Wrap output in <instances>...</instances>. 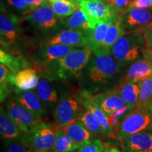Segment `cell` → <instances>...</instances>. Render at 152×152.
<instances>
[{"mask_svg": "<svg viewBox=\"0 0 152 152\" xmlns=\"http://www.w3.org/2000/svg\"><path fill=\"white\" fill-rule=\"evenodd\" d=\"M59 130L64 131L70 138L80 146L92 139V132L87 130L77 118Z\"/></svg>", "mask_w": 152, "mask_h": 152, "instance_id": "20", "label": "cell"}, {"mask_svg": "<svg viewBox=\"0 0 152 152\" xmlns=\"http://www.w3.org/2000/svg\"><path fill=\"white\" fill-rule=\"evenodd\" d=\"M6 111L23 133L29 132L42 122L41 118L26 109L15 98L9 101Z\"/></svg>", "mask_w": 152, "mask_h": 152, "instance_id": "7", "label": "cell"}, {"mask_svg": "<svg viewBox=\"0 0 152 152\" xmlns=\"http://www.w3.org/2000/svg\"><path fill=\"white\" fill-rule=\"evenodd\" d=\"M152 75V66L147 58L133 62L121 83L128 81H142Z\"/></svg>", "mask_w": 152, "mask_h": 152, "instance_id": "18", "label": "cell"}, {"mask_svg": "<svg viewBox=\"0 0 152 152\" xmlns=\"http://www.w3.org/2000/svg\"><path fill=\"white\" fill-rule=\"evenodd\" d=\"M47 45H62L70 47H78L90 49L88 35L77 30L69 28L63 30L47 40Z\"/></svg>", "mask_w": 152, "mask_h": 152, "instance_id": "10", "label": "cell"}, {"mask_svg": "<svg viewBox=\"0 0 152 152\" xmlns=\"http://www.w3.org/2000/svg\"><path fill=\"white\" fill-rule=\"evenodd\" d=\"M68 152H78V151H77V150H72V151H69Z\"/></svg>", "mask_w": 152, "mask_h": 152, "instance_id": "45", "label": "cell"}, {"mask_svg": "<svg viewBox=\"0 0 152 152\" xmlns=\"http://www.w3.org/2000/svg\"><path fill=\"white\" fill-rule=\"evenodd\" d=\"M35 92L45 105L52 106L58 102V96L57 92L46 80H39Z\"/></svg>", "mask_w": 152, "mask_h": 152, "instance_id": "25", "label": "cell"}, {"mask_svg": "<svg viewBox=\"0 0 152 152\" xmlns=\"http://www.w3.org/2000/svg\"><path fill=\"white\" fill-rule=\"evenodd\" d=\"M125 152H152V132L131 134L122 140Z\"/></svg>", "mask_w": 152, "mask_h": 152, "instance_id": "14", "label": "cell"}, {"mask_svg": "<svg viewBox=\"0 0 152 152\" xmlns=\"http://www.w3.org/2000/svg\"><path fill=\"white\" fill-rule=\"evenodd\" d=\"M56 14L48 4L42 6L30 14L25 15L23 19L28 20L35 27L42 30L49 31L54 29L57 25Z\"/></svg>", "mask_w": 152, "mask_h": 152, "instance_id": "9", "label": "cell"}, {"mask_svg": "<svg viewBox=\"0 0 152 152\" xmlns=\"http://www.w3.org/2000/svg\"><path fill=\"white\" fill-rule=\"evenodd\" d=\"M7 1L9 5L24 15L30 14L33 11L25 0H7Z\"/></svg>", "mask_w": 152, "mask_h": 152, "instance_id": "35", "label": "cell"}, {"mask_svg": "<svg viewBox=\"0 0 152 152\" xmlns=\"http://www.w3.org/2000/svg\"><path fill=\"white\" fill-rule=\"evenodd\" d=\"M0 133L5 140L18 139L23 134L7 111L2 108L0 113Z\"/></svg>", "mask_w": 152, "mask_h": 152, "instance_id": "21", "label": "cell"}, {"mask_svg": "<svg viewBox=\"0 0 152 152\" xmlns=\"http://www.w3.org/2000/svg\"><path fill=\"white\" fill-rule=\"evenodd\" d=\"M18 19L12 14H6L1 9L0 15V33L1 46L16 42L18 33Z\"/></svg>", "mask_w": 152, "mask_h": 152, "instance_id": "13", "label": "cell"}, {"mask_svg": "<svg viewBox=\"0 0 152 152\" xmlns=\"http://www.w3.org/2000/svg\"><path fill=\"white\" fill-rule=\"evenodd\" d=\"M78 8L87 14L94 26L99 22L111 20L118 14L108 0H84L79 4Z\"/></svg>", "mask_w": 152, "mask_h": 152, "instance_id": "6", "label": "cell"}, {"mask_svg": "<svg viewBox=\"0 0 152 152\" xmlns=\"http://www.w3.org/2000/svg\"><path fill=\"white\" fill-rule=\"evenodd\" d=\"M108 1H109V0H108Z\"/></svg>", "mask_w": 152, "mask_h": 152, "instance_id": "48", "label": "cell"}, {"mask_svg": "<svg viewBox=\"0 0 152 152\" xmlns=\"http://www.w3.org/2000/svg\"><path fill=\"white\" fill-rule=\"evenodd\" d=\"M16 95L15 99L26 109L37 115L39 118H42L46 114L45 104L38 95L33 91L16 90Z\"/></svg>", "mask_w": 152, "mask_h": 152, "instance_id": "15", "label": "cell"}, {"mask_svg": "<svg viewBox=\"0 0 152 152\" xmlns=\"http://www.w3.org/2000/svg\"><path fill=\"white\" fill-rule=\"evenodd\" d=\"M114 17L109 20L99 23L96 26V27L89 34L88 37L89 39H90V49L92 52L102 47L104 40H105L106 35H107L109 25L112 20L114 18Z\"/></svg>", "mask_w": 152, "mask_h": 152, "instance_id": "24", "label": "cell"}, {"mask_svg": "<svg viewBox=\"0 0 152 152\" xmlns=\"http://www.w3.org/2000/svg\"><path fill=\"white\" fill-rule=\"evenodd\" d=\"M151 102H152V99H151Z\"/></svg>", "mask_w": 152, "mask_h": 152, "instance_id": "49", "label": "cell"}, {"mask_svg": "<svg viewBox=\"0 0 152 152\" xmlns=\"http://www.w3.org/2000/svg\"><path fill=\"white\" fill-rule=\"evenodd\" d=\"M77 118L91 132L106 137L105 131L103 130L102 127L101 126L98 120L96 119V118L90 111L87 109L83 110V111L80 110L78 117Z\"/></svg>", "mask_w": 152, "mask_h": 152, "instance_id": "27", "label": "cell"}, {"mask_svg": "<svg viewBox=\"0 0 152 152\" xmlns=\"http://www.w3.org/2000/svg\"><path fill=\"white\" fill-rule=\"evenodd\" d=\"M76 98L79 101L80 104L84 107V109L90 111L96 118L101 126L105 131L106 137H110L112 132H113V129L110 126L108 118L105 113L102 111L99 105L95 100L94 95H92L88 91L83 90L80 92L77 97Z\"/></svg>", "mask_w": 152, "mask_h": 152, "instance_id": "12", "label": "cell"}, {"mask_svg": "<svg viewBox=\"0 0 152 152\" xmlns=\"http://www.w3.org/2000/svg\"><path fill=\"white\" fill-rule=\"evenodd\" d=\"M92 53V51L89 48L75 49L66 56L56 60L59 75L65 78L66 76L78 73L89 62Z\"/></svg>", "mask_w": 152, "mask_h": 152, "instance_id": "5", "label": "cell"}, {"mask_svg": "<svg viewBox=\"0 0 152 152\" xmlns=\"http://www.w3.org/2000/svg\"><path fill=\"white\" fill-rule=\"evenodd\" d=\"M75 49V47L62 45H49L42 52V56L45 62L56 61Z\"/></svg>", "mask_w": 152, "mask_h": 152, "instance_id": "26", "label": "cell"}, {"mask_svg": "<svg viewBox=\"0 0 152 152\" xmlns=\"http://www.w3.org/2000/svg\"><path fill=\"white\" fill-rule=\"evenodd\" d=\"M47 1H48L50 3V2H52V1H56V0H47Z\"/></svg>", "mask_w": 152, "mask_h": 152, "instance_id": "46", "label": "cell"}, {"mask_svg": "<svg viewBox=\"0 0 152 152\" xmlns=\"http://www.w3.org/2000/svg\"><path fill=\"white\" fill-rule=\"evenodd\" d=\"M79 147V144H76L64 131H57L56 140L53 148V151L68 152L72 150L78 149Z\"/></svg>", "mask_w": 152, "mask_h": 152, "instance_id": "29", "label": "cell"}, {"mask_svg": "<svg viewBox=\"0 0 152 152\" xmlns=\"http://www.w3.org/2000/svg\"><path fill=\"white\" fill-rule=\"evenodd\" d=\"M84 1V0H80V1Z\"/></svg>", "mask_w": 152, "mask_h": 152, "instance_id": "47", "label": "cell"}, {"mask_svg": "<svg viewBox=\"0 0 152 152\" xmlns=\"http://www.w3.org/2000/svg\"><path fill=\"white\" fill-rule=\"evenodd\" d=\"M66 26L71 29L82 31L87 35H89L90 32L96 27L92 23L87 14L80 9L68 16L66 20Z\"/></svg>", "mask_w": 152, "mask_h": 152, "instance_id": "22", "label": "cell"}, {"mask_svg": "<svg viewBox=\"0 0 152 152\" xmlns=\"http://www.w3.org/2000/svg\"><path fill=\"white\" fill-rule=\"evenodd\" d=\"M144 34L145 47L149 52L152 53V24L142 29Z\"/></svg>", "mask_w": 152, "mask_h": 152, "instance_id": "37", "label": "cell"}, {"mask_svg": "<svg viewBox=\"0 0 152 152\" xmlns=\"http://www.w3.org/2000/svg\"><path fill=\"white\" fill-rule=\"evenodd\" d=\"M49 4L54 14L58 18H66L70 16L75 11L79 9L78 7L71 0H56Z\"/></svg>", "mask_w": 152, "mask_h": 152, "instance_id": "28", "label": "cell"}, {"mask_svg": "<svg viewBox=\"0 0 152 152\" xmlns=\"http://www.w3.org/2000/svg\"><path fill=\"white\" fill-rule=\"evenodd\" d=\"M25 1H26V3L28 4V5L29 6L32 11L35 10L39 7L48 3L47 0H25Z\"/></svg>", "mask_w": 152, "mask_h": 152, "instance_id": "39", "label": "cell"}, {"mask_svg": "<svg viewBox=\"0 0 152 152\" xmlns=\"http://www.w3.org/2000/svg\"><path fill=\"white\" fill-rule=\"evenodd\" d=\"M105 144L99 139H92L80 146L78 152H103L105 149Z\"/></svg>", "mask_w": 152, "mask_h": 152, "instance_id": "33", "label": "cell"}, {"mask_svg": "<svg viewBox=\"0 0 152 152\" xmlns=\"http://www.w3.org/2000/svg\"><path fill=\"white\" fill-rule=\"evenodd\" d=\"M121 17L124 28L130 31L142 30L152 23V11L142 8L127 9Z\"/></svg>", "mask_w": 152, "mask_h": 152, "instance_id": "11", "label": "cell"}, {"mask_svg": "<svg viewBox=\"0 0 152 152\" xmlns=\"http://www.w3.org/2000/svg\"><path fill=\"white\" fill-rule=\"evenodd\" d=\"M103 152H110V147H106Z\"/></svg>", "mask_w": 152, "mask_h": 152, "instance_id": "43", "label": "cell"}, {"mask_svg": "<svg viewBox=\"0 0 152 152\" xmlns=\"http://www.w3.org/2000/svg\"><path fill=\"white\" fill-rule=\"evenodd\" d=\"M77 98L64 97L60 100L55 109L54 117L57 130L64 128L78 117L80 108Z\"/></svg>", "mask_w": 152, "mask_h": 152, "instance_id": "8", "label": "cell"}, {"mask_svg": "<svg viewBox=\"0 0 152 152\" xmlns=\"http://www.w3.org/2000/svg\"><path fill=\"white\" fill-rule=\"evenodd\" d=\"M150 7H152V0H132L127 9L134 8L149 9Z\"/></svg>", "mask_w": 152, "mask_h": 152, "instance_id": "38", "label": "cell"}, {"mask_svg": "<svg viewBox=\"0 0 152 152\" xmlns=\"http://www.w3.org/2000/svg\"><path fill=\"white\" fill-rule=\"evenodd\" d=\"M125 33V30L123 25L122 17L121 15L118 14L114 17L110 23L105 40L101 48L110 50L115 42Z\"/></svg>", "mask_w": 152, "mask_h": 152, "instance_id": "23", "label": "cell"}, {"mask_svg": "<svg viewBox=\"0 0 152 152\" xmlns=\"http://www.w3.org/2000/svg\"><path fill=\"white\" fill-rule=\"evenodd\" d=\"M151 24H152V23H151Z\"/></svg>", "mask_w": 152, "mask_h": 152, "instance_id": "50", "label": "cell"}, {"mask_svg": "<svg viewBox=\"0 0 152 152\" xmlns=\"http://www.w3.org/2000/svg\"><path fill=\"white\" fill-rule=\"evenodd\" d=\"M132 0H109L110 4L114 10L119 15L122 16L123 13L128 9Z\"/></svg>", "mask_w": 152, "mask_h": 152, "instance_id": "36", "label": "cell"}, {"mask_svg": "<svg viewBox=\"0 0 152 152\" xmlns=\"http://www.w3.org/2000/svg\"><path fill=\"white\" fill-rule=\"evenodd\" d=\"M35 152H54L52 150H49V151H35Z\"/></svg>", "mask_w": 152, "mask_h": 152, "instance_id": "44", "label": "cell"}, {"mask_svg": "<svg viewBox=\"0 0 152 152\" xmlns=\"http://www.w3.org/2000/svg\"><path fill=\"white\" fill-rule=\"evenodd\" d=\"M141 81H128L121 83L116 88L113 89L125 103L133 109L137 104L140 92Z\"/></svg>", "mask_w": 152, "mask_h": 152, "instance_id": "19", "label": "cell"}, {"mask_svg": "<svg viewBox=\"0 0 152 152\" xmlns=\"http://www.w3.org/2000/svg\"><path fill=\"white\" fill-rule=\"evenodd\" d=\"M94 57L89 66L88 75L95 83H104L119 73L121 66L112 56L109 49H98L93 51Z\"/></svg>", "mask_w": 152, "mask_h": 152, "instance_id": "3", "label": "cell"}, {"mask_svg": "<svg viewBox=\"0 0 152 152\" xmlns=\"http://www.w3.org/2000/svg\"><path fill=\"white\" fill-rule=\"evenodd\" d=\"M152 99V75L141 81L139 100L137 105L151 102Z\"/></svg>", "mask_w": 152, "mask_h": 152, "instance_id": "31", "label": "cell"}, {"mask_svg": "<svg viewBox=\"0 0 152 152\" xmlns=\"http://www.w3.org/2000/svg\"><path fill=\"white\" fill-rule=\"evenodd\" d=\"M94 97L106 116L128 105L114 90L94 95Z\"/></svg>", "mask_w": 152, "mask_h": 152, "instance_id": "16", "label": "cell"}, {"mask_svg": "<svg viewBox=\"0 0 152 152\" xmlns=\"http://www.w3.org/2000/svg\"><path fill=\"white\" fill-rule=\"evenodd\" d=\"M143 55H144V58L148 59V61H149L150 62V64H151L152 66V53L149 52V51L147 49V51H144Z\"/></svg>", "mask_w": 152, "mask_h": 152, "instance_id": "40", "label": "cell"}, {"mask_svg": "<svg viewBox=\"0 0 152 152\" xmlns=\"http://www.w3.org/2000/svg\"><path fill=\"white\" fill-rule=\"evenodd\" d=\"M0 61L5 64L14 73L21 70V68L26 65L20 60V58H16L14 55L5 52L2 49L0 50Z\"/></svg>", "mask_w": 152, "mask_h": 152, "instance_id": "30", "label": "cell"}, {"mask_svg": "<svg viewBox=\"0 0 152 152\" xmlns=\"http://www.w3.org/2000/svg\"><path fill=\"white\" fill-rule=\"evenodd\" d=\"M6 152H34L19 139L6 140Z\"/></svg>", "mask_w": 152, "mask_h": 152, "instance_id": "34", "label": "cell"}, {"mask_svg": "<svg viewBox=\"0 0 152 152\" xmlns=\"http://www.w3.org/2000/svg\"><path fill=\"white\" fill-rule=\"evenodd\" d=\"M71 1H73V2L75 4V5H77V7H78L80 2V0H71Z\"/></svg>", "mask_w": 152, "mask_h": 152, "instance_id": "42", "label": "cell"}, {"mask_svg": "<svg viewBox=\"0 0 152 152\" xmlns=\"http://www.w3.org/2000/svg\"><path fill=\"white\" fill-rule=\"evenodd\" d=\"M11 80L16 90L29 91L37 87L39 80L35 70L25 68L13 74Z\"/></svg>", "mask_w": 152, "mask_h": 152, "instance_id": "17", "label": "cell"}, {"mask_svg": "<svg viewBox=\"0 0 152 152\" xmlns=\"http://www.w3.org/2000/svg\"><path fill=\"white\" fill-rule=\"evenodd\" d=\"M145 46L143 31L141 29L131 30L121 36L110 49V52L120 66L122 67L127 64L139 60L144 54Z\"/></svg>", "mask_w": 152, "mask_h": 152, "instance_id": "2", "label": "cell"}, {"mask_svg": "<svg viewBox=\"0 0 152 152\" xmlns=\"http://www.w3.org/2000/svg\"><path fill=\"white\" fill-rule=\"evenodd\" d=\"M110 152H121L116 147H110Z\"/></svg>", "mask_w": 152, "mask_h": 152, "instance_id": "41", "label": "cell"}, {"mask_svg": "<svg viewBox=\"0 0 152 152\" xmlns=\"http://www.w3.org/2000/svg\"><path fill=\"white\" fill-rule=\"evenodd\" d=\"M132 110V109L130 106L127 105L125 107L122 108V109H120L117 110V111H114L113 113H111V115L107 116L109 123L110 126L111 127V128L113 129V131L119 126L120 124L124 120L125 116Z\"/></svg>", "mask_w": 152, "mask_h": 152, "instance_id": "32", "label": "cell"}, {"mask_svg": "<svg viewBox=\"0 0 152 152\" xmlns=\"http://www.w3.org/2000/svg\"><path fill=\"white\" fill-rule=\"evenodd\" d=\"M149 131L152 132V102L137 105L112 132L110 137L122 141L131 134Z\"/></svg>", "mask_w": 152, "mask_h": 152, "instance_id": "1", "label": "cell"}, {"mask_svg": "<svg viewBox=\"0 0 152 152\" xmlns=\"http://www.w3.org/2000/svg\"><path fill=\"white\" fill-rule=\"evenodd\" d=\"M57 131L55 125L42 121L29 132L23 133L18 139L34 152L53 151Z\"/></svg>", "mask_w": 152, "mask_h": 152, "instance_id": "4", "label": "cell"}]
</instances>
